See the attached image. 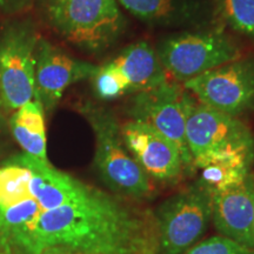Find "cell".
Masks as SVG:
<instances>
[{
    "mask_svg": "<svg viewBox=\"0 0 254 254\" xmlns=\"http://www.w3.org/2000/svg\"><path fill=\"white\" fill-rule=\"evenodd\" d=\"M158 254L154 212L26 153L0 161V254Z\"/></svg>",
    "mask_w": 254,
    "mask_h": 254,
    "instance_id": "1",
    "label": "cell"
},
{
    "mask_svg": "<svg viewBox=\"0 0 254 254\" xmlns=\"http://www.w3.org/2000/svg\"><path fill=\"white\" fill-rule=\"evenodd\" d=\"M45 23L87 53L105 52L120 39L126 19L116 0H38Z\"/></svg>",
    "mask_w": 254,
    "mask_h": 254,
    "instance_id": "2",
    "label": "cell"
},
{
    "mask_svg": "<svg viewBox=\"0 0 254 254\" xmlns=\"http://www.w3.org/2000/svg\"><path fill=\"white\" fill-rule=\"evenodd\" d=\"M80 112L94 134V166L101 182L113 194L133 201L151 199L154 186L129 154L123 140L120 123L112 111L86 103Z\"/></svg>",
    "mask_w": 254,
    "mask_h": 254,
    "instance_id": "3",
    "label": "cell"
},
{
    "mask_svg": "<svg viewBox=\"0 0 254 254\" xmlns=\"http://www.w3.org/2000/svg\"><path fill=\"white\" fill-rule=\"evenodd\" d=\"M155 51L166 74L179 84L243 57L238 44L222 28L173 34Z\"/></svg>",
    "mask_w": 254,
    "mask_h": 254,
    "instance_id": "4",
    "label": "cell"
},
{
    "mask_svg": "<svg viewBox=\"0 0 254 254\" xmlns=\"http://www.w3.org/2000/svg\"><path fill=\"white\" fill-rule=\"evenodd\" d=\"M158 254H183L200 241L212 221V190L195 180L154 209Z\"/></svg>",
    "mask_w": 254,
    "mask_h": 254,
    "instance_id": "5",
    "label": "cell"
},
{
    "mask_svg": "<svg viewBox=\"0 0 254 254\" xmlns=\"http://www.w3.org/2000/svg\"><path fill=\"white\" fill-rule=\"evenodd\" d=\"M39 39L31 19H14L0 30V104L5 110L17 111L33 100Z\"/></svg>",
    "mask_w": 254,
    "mask_h": 254,
    "instance_id": "6",
    "label": "cell"
},
{
    "mask_svg": "<svg viewBox=\"0 0 254 254\" xmlns=\"http://www.w3.org/2000/svg\"><path fill=\"white\" fill-rule=\"evenodd\" d=\"M193 97L177 81L161 82L131 95L125 107L128 120L144 123L166 136L182 152L187 170L193 167L186 141V119Z\"/></svg>",
    "mask_w": 254,
    "mask_h": 254,
    "instance_id": "7",
    "label": "cell"
},
{
    "mask_svg": "<svg viewBox=\"0 0 254 254\" xmlns=\"http://www.w3.org/2000/svg\"><path fill=\"white\" fill-rule=\"evenodd\" d=\"M196 101L233 118L254 111V56H243L184 82Z\"/></svg>",
    "mask_w": 254,
    "mask_h": 254,
    "instance_id": "8",
    "label": "cell"
},
{
    "mask_svg": "<svg viewBox=\"0 0 254 254\" xmlns=\"http://www.w3.org/2000/svg\"><path fill=\"white\" fill-rule=\"evenodd\" d=\"M186 141L192 163L221 152H254V134L246 124L205 106L194 98L187 112Z\"/></svg>",
    "mask_w": 254,
    "mask_h": 254,
    "instance_id": "9",
    "label": "cell"
},
{
    "mask_svg": "<svg viewBox=\"0 0 254 254\" xmlns=\"http://www.w3.org/2000/svg\"><path fill=\"white\" fill-rule=\"evenodd\" d=\"M123 140L135 163L152 182L176 184L187 170L179 148L166 136L144 123L120 124Z\"/></svg>",
    "mask_w": 254,
    "mask_h": 254,
    "instance_id": "10",
    "label": "cell"
},
{
    "mask_svg": "<svg viewBox=\"0 0 254 254\" xmlns=\"http://www.w3.org/2000/svg\"><path fill=\"white\" fill-rule=\"evenodd\" d=\"M98 66L73 58L65 51L40 38L36 51L34 98L44 112L52 113L64 92L75 82L91 79Z\"/></svg>",
    "mask_w": 254,
    "mask_h": 254,
    "instance_id": "11",
    "label": "cell"
},
{
    "mask_svg": "<svg viewBox=\"0 0 254 254\" xmlns=\"http://www.w3.org/2000/svg\"><path fill=\"white\" fill-rule=\"evenodd\" d=\"M101 67L119 97L148 90L168 79L157 51L146 41L125 47Z\"/></svg>",
    "mask_w": 254,
    "mask_h": 254,
    "instance_id": "12",
    "label": "cell"
},
{
    "mask_svg": "<svg viewBox=\"0 0 254 254\" xmlns=\"http://www.w3.org/2000/svg\"><path fill=\"white\" fill-rule=\"evenodd\" d=\"M212 222L220 236L254 250V178L212 193Z\"/></svg>",
    "mask_w": 254,
    "mask_h": 254,
    "instance_id": "13",
    "label": "cell"
},
{
    "mask_svg": "<svg viewBox=\"0 0 254 254\" xmlns=\"http://www.w3.org/2000/svg\"><path fill=\"white\" fill-rule=\"evenodd\" d=\"M119 6L142 23L153 26L193 24L201 15L199 0H116Z\"/></svg>",
    "mask_w": 254,
    "mask_h": 254,
    "instance_id": "14",
    "label": "cell"
},
{
    "mask_svg": "<svg viewBox=\"0 0 254 254\" xmlns=\"http://www.w3.org/2000/svg\"><path fill=\"white\" fill-rule=\"evenodd\" d=\"M12 138L24 153L41 160H49L46 154L45 112L38 100H31L12 114L8 120Z\"/></svg>",
    "mask_w": 254,
    "mask_h": 254,
    "instance_id": "15",
    "label": "cell"
},
{
    "mask_svg": "<svg viewBox=\"0 0 254 254\" xmlns=\"http://www.w3.org/2000/svg\"><path fill=\"white\" fill-rule=\"evenodd\" d=\"M213 12L222 26L254 41V0H213Z\"/></svg>",
    "mask_w": 254,
    "mask_h": 254,
    "instance_id": "16",
    "label": "cell"
},
{
    "mask_svg": "<svg viewBox=\"0 0 254 254\" xmlns=\"http://www.w3.org/2000/svg\"><path fill=\"white\" fill-rule=\"evenodd\" d=\"M183 254H254V250L224 236L198 241Z\"/></svg>",
    "mask_w": 254,
    "mask_h": 254,
    "instance_id": "17",
    "label": "cell"
},
{
    "mask_svg": "<svg viewBox=\"0 0 254 254\" xmlns=\"http://www.w3.org/2000/svg\"><path fill=\"white\" fill-rule=\"evenodd\" d=\"M31 5L32 0H0V14L9 17L23 14Z\"/></svg>",
    "mask_w": 254,
    "mask_h": 254,
    "instance_id": "18",
    "label": "cell"
},
{
    "mask_svg": "<svg viewBox=\"0 0 254 254\" xmlns=\"http://www.w3.org/2000/svg\"><path fill=\"white\" fill-rule=\"evenodd\" d=\"M8 120L2 113H0V158L4 157L9 147V139H11Z\"/></svg>",
    "mask_w": 254,
    "mask_h": 254,
    "instance_id": "19",
    "label": "cell"
},
{
    "mask_svg": "<svg viewBox=\"0 0 254 254\" xmlns=\"http://www.w3.org/2000/svg\"><path fill=\"white\" fill-rule=\"evenodd\" d=\"M43 254H93V253L81 252V251L71 250V249H67V247H63V246H55V247H50V249L45 250Z\"/></svg>",
    "mask_w": 254,
    "mask_h": 254,
    "instance_id": "20",
    "label": "cell"
},
{
    "mask_svg": "<svg viewBox=\"0 0 254 254\" xmlns=\"http://www.w3.org/2000/svg\"><path fill=\"white\" fill-rule=\"evenodd\" d=\"M252 174H253V178H254V166H253V170H252Z\"/></svg>",
    "mask_w": 254,
    "mask_h": 254,
    "instance_id": "21",
    "label": "cell"
},
{
    "mask_svg": "<svg viewBox=\"0 0 254 254\" xmlns=\"http://www.w3.org/2000/svg\"><path fill=\"white\" fill-rule=\"evenodd\" d=\"M0 107H1V104H0Z\"/></svg>",
    "mask_w": 254,
    "mask_h": 254,
    "instance_id": "22",
    "label": "cell"
}]
</instances>
